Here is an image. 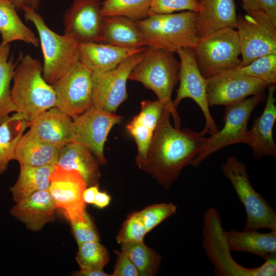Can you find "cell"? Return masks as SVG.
Listing matches in <instances>:
<instances>
[{
  "label": "cell",
  "instance_id": "obj_35",
  "mask_svg": "<svg viewBox=\"0 0 276 276\" xmlns=\"http://www.w3.org/2000/svg\"><path fill=\"white\" fill-rule=\"evenodd\" d=\"M240 73L259 79L268 85L276 83V53L267 54L235 68Z\"/></svg>",
  "mask_w": 276,
  "mask_h": 276
},
{
  "label": "cell",
  "instance_id": "obj_30",
  "mask_svg": "<svg viewBox=\"0 0 276 276\" xmlns=\"http://www.w3.org/2000/svg\"><path fill=\"white\" fill-rule=\"evenodd\" d=\"M28 127L24 117L17 112L0 124V175L6 170L9 162L14 159L17 144Z\"/></svg>",
  "mask_w": 276,
  "mask_h": 276
},
{
  "label": "cell",
  "instance_id": "obj_17",
  "mask_svg": "<svg viewBox=\"0 0 276 276\" xmlns=\"http://www.w3.org/2000/svg\"><path fill=\"white\" fill-rule=\"evenodd\" d=\"M101 0H73L63 16L64 34L79 43L99 42L104 20Z\"/></svg>",
  "mask_w": 276,
  "mask_h": 276
},
{
  "label": "cell",
  "instance_id": "obj_25",
  "mask_svg": "<svg viewBox=\"0 0 276 276\" xmlns=\"http://www.w3.org/2000/svg\"><path fill=\"white\" fill-rule=\"evenodd\" d=\"M56 166L67 170L79 172L87 187L98 185L100 177L98 164L92 152L86 147L71 142L60 150Z\"/></svg>",
  "mask_w": 276,
  "mask_h": 276
},
{
  "label": "cell",
  "instance_id": "obj_38",
  "mask_svg": "<svg viewBox=\"0 0 276 276\" xmlns=\"http://www.w3.org/2000/svg\"><path fill=\"white\" fill-rule=\"evenodd\" d=\"M201 9V4L197 0H153L149 15L173 13L180 11L198 13Z\"/></svg>",
  "mask_w": 276,
  "mask_h": 276
},
{
  "label": "cell",
  "instance_id": "obj_33",
  "mask_svg": "<svg viewBox=\"0 0 276 276\" xmlns=\"http://www.w3.org/2000/svg\"><path fill=\"white\" fill-rule=\"evenodd\" d=\"M153 0H104L101 12L105 17L123 16L134 21L149 16Z\"/></svg>",
  "mask_w": 276,
  "mask_h": 276
},
{
  "label": "cell",
  "instance_id": "obj_9",
  "mask_svg": "<svg viewBox=\"0 0 276 276\" xmlns=\"http://www.w3.org/2000/svg\"><path fill=\"white\" fill-rule=\"evenodd\" d=\"M263 93L226 106L223 127L206 139L202 148L193 160L191 165L198 167L212 154L228 145L237 143L247 144L248 121L252 111L262 100Z\"/></svg>",
  "mask_w": 276,
  "mask_h": 276
},
{
  "label": "cell",
  "instance_id": "obj_12",
  "mask_svg": "<svg viewBox=\"0 0 276 276\" xmlns=\"http://www.w3.org/2000/svg\"><path fill=\"white\" fill-rule=\"evenodd\" d=\"M180 59L178 72L179 85L173 103L175 108L184 99H192L202 110L205 118V126L201 132L202 135H213L219 129L213 118L207 100V79L200 72L194 49L183 48L177 51Z\"/></svg>",
  "mask_w": 276,
  "mask_h": 276
},
{
  "label": "cell",
  "instance_id": "obj_1",
  "mask_svg": "<svg viewBox=\"0 0 276 276\" xmlns=\"http://www.w3.org/2000/svg\"><path fill=\"white\" fill-rule=\"evenodd\" d=\"M170 113L164 109L139 167L168 190L183 168L191 163L202 148L206 137L201 132L173 127Z\"/></svg>",
  "mask_w": 276,
  "mask_h": 276
},
{
  "label": "cell",
  "instance_id": "obj_16",
  "mask_svg": "<svg viewBox=\"0 0 276 276\" xmlns=\"http://www.w3.org/2000/svg\"><path fill=\"white\" fill-rule=\"evenodd\" d=\"M50 180L48 191L55 208L60 210L68 221L86 213L83 193L87 187L79 172L55 165Z\"/></svg>",
  "mask_w": 276,
  "mask_h": 276
},
{
  "label": "cell",
  "instance_id": "obj_36",
  "mask_svg": "<svg viewBox=\"0 0 276 276\" xmlns=\"http://www.w3.org/2000/svg\"><path fill=\"white\" fill-rule=\"evenodd\" d=\"M147 234L139 212L130 214L124 221L117 237L119 244L143 241Z\"/></svg>",
  "mask_w": 276,
  "mask_h": 276
},
{
  "label": "cell",
  "instance_id": "obj_24",
  "mask_svg": "<svg viewBox=\"0 0 276 276\" xmlns=\"http://www.w3.org/2000/svg\"><path fill=\"white\" fill-rule=\"evenodd\" d=\"M99 42L127 49L146 47L136 22L123 16H104Z\"/></svg>",
  "mask_w": 276,
  "mask_h": 276
},
{
  "label": "cell",
  "instance_id": "obj_45",
  "mask_svg": "<svg viewBox=\"0 0 276 276\" xmlns=\"http://www.w3.org/2000/svg\"><path fill=\"white\" fill-rule=\"evenodd\" d=\"M72 275L75 276H111L103 270L80 269L74 272Z\"/></svg>",
  "mask_w": 276,
  "mask_h": 276
},
{
  "label": "cell",
  "instance_id": "obj_6",
  "mask_svg": "<svg viewBox=\"0 0 276 276\" xmlns=\"http://www.w3.org/2000/svg\"><path fill=\"white\" fill-rule=\"evenodd\" d=\"M22 10L26 20L36 29L43 57L42 76L52 85L79 61V42L70 36L54 32L36 10L25 7Z\"/></svg>",
  "mask_w": 276,
  "mask_h": 276
},
{
  "label": "cell",
  "instance_id": "obj_15",
  "mask_svg": "<svg viewBox=\"0 0 276 276\" xmlns=\"http://www.w3.org/2000/svg\"><path fill=\"white\" fill-rule=\"evenodd\" d=\"M72 119L74 143L86 147L100 164L105 165L107 161L104 154L105 143L110 130L120 122L122 117L91 106Z\"/></svg>",
  "mask_w": 276,
  "mask_h": 276
},
{
  "label": "cell",
  "instance_id": "obj_21",
  "mask_svg": "<svg viewBox=\"0 0 276 276\" xmlns=\"http://www.w3.org/2000/svg\"><path fill=\"white\" fill-rule=\"evenodd\" d=\"M145 48L127 49L101 42L79 43V61L93 72H106Z\"/></svg>",
  "mask_w": 276,
  "mask_h": 276
},
{
  "label": "cell",
  "instance_id": "obj_2",
  "mask_svg": "<svg viewBox=\"0 0 276 276\" xmlns=\"http://www.w3.org/2000/svg\"><path fill=\"white\" fill-rule=\"evenodd\" d=\"M14 71L10 98L15 112L21 114L28 125L38 115L56 106L53 86L42 76V64L29 54L20 55Z\"/></svg>",
  "mask_w": 276,
  "mask_h": 276
},
{
  "label": "cell",
  "instance_id": "obj_41",
  "mask_svg": "<svg viewBox=\"0 0 276 276\" xmlns=\"http://www.w3.org/2000/svg\"><path fill=\"white\" fill-rule=\"evenodd\" d=\"M117 260L111 276H137L139 273L127 255L121 250L115 251Z\"/></svg>",
  "mask_w": 276,
  "mask_h": 276
},
{
  "label": "cell",
  "instance_id": "obj_29",
  "mask_svg": "<svg viewBox=\"0 0 276 276\" xmlns=\"http://www.w3.org/2000/svg\"><path fill=\"white\" fill-rule=\"evenodd\" d=\"M55 167V165H20L17 180L10 189L13 200L16 202L36 192L48 190L50 176Z\"/></svg>",
  "mask_w": 276,
  "mask_h": 276
},
{
  "label": "cell",
  "instance_id": "obj_4",
  "mask_svg": "<svg viewBox=\"0 0 276 276\" xmlns=\"http://www.w3.org/2000/svg\"><path fill=\"white\" fill-rule=\"evenodd\" d=\"M202 247L217 276H275L276 256L265 259L256 267L248 268L238 263L231 255L226 231L221 216L214 208L208 209L203 217Z\"/></svg>",
  "mask_w": 276,
  "mask_h": 276
},
{
  "label": "cell",
  "instance_id": "obj_37",
  "mask_svg": "<svg viewBox=\"0 0 276 276\" xmlns=\"http://www.w3.org/2000/svg\"><path fill=\"white\" fill-rule=\"evenodd\" d=\"M177 205L172 202L154 204L139 212L147 233L176 213Z\"/></svg>",
  "mask_w": 276,
  "mask_h": 276
},
{
  "label": "cell",
  "instance_id": "obj_23",
  "mask_svg": "<svg viewBox=\"0 0 276 276\" xmlns=\"http://www.w3.org/2000/svg\"><path fill=\"white\" fill-rule=\"evenodd\" d=\"M198 12L199 38L223 28L236 29L238 15L235 0H201Z\"/></svg>",
  "mask_w": 276,
  "mask_h": 276
},
{
  "label": "cell",
  "instance_id": "obj_14",
  "mask_svg": "<svg viewBox=\"0 0 276 276\" xmlns=\"http://www.w3.org/2000/svg\"><path fill=\"white\" fill-rule=\"evenodd\" d=\"M206 79L209 107L234 104L249 96L263 93L268 86L263 81L240 73L235 68Z\"/></svg>",
  "mask_w": 276,
  "mask_h": 276
},
{
  "label": "cell",
  "instance_id": "obj_46",
  "mask_svg": "<svg viewBox=\"0 0 276 276\" xmlns=\"http://www.w3.org/2000/svg\"><path fill=\"white\" fill-rule=\"evenodd\" d=\"M197 1H198L199 2H200V1H201V0H197Z\"/></svg>",
  "mask_w": 276,
  "mask_h": 276
},
{
  "label": "cell",
  "instance_id": "obj_34",
  "mask_svg": "<svg viewBox=\"0 0 276 276\" xmlns=\"http://www.w3.org/2000/svg\"><path fill=\"white\" fill-rule=\"evenodd\" d=\"M76 259L80 269L103 270L109 261V255L99 241H89L78 245Z\"/></svg>",
  "mask_w": 276,
  "mask_h": 276
},
{
  "label": "cell",
  "instance_id": "obj_13",
  "mask_svg": "<svg viewBox=\"0 0 276 276\" xmlns=\"http://www.w3.org/2000/svg\"><path fill=\"white\" fill-rule=\"evenodd\" d=\"M145 50L111 70L93 72L92 106L111 112L116 111L128 97L127 81L132 70L143 58Z\"/></svg>",
  "mask_w": 276,
  "mask_h": 276
},
{
  "label": "cell",
  "instance_id": "obj_3",
  "mask_svg": "<svg viewBox=\"0 0 276 276\" xmlns=\"http://www.w3.org/2000/svg\"><path fill=\"white\" fill-rule=\"evenodd\" d=\"M179 67L174 53L146 47L143 58L129 77V80L141 83L155 94L178 129L180 128L181 120L172 101V94L179 80Z\"/></svg>",
  "mask_w": 276,
  "mask_h": 276
},
{
  "label": "cell",
  "instance_id": "obj_26",
  "mask_svg": "<svg viewBox=\"0 0 276 276\" xmlns=\"http://www.w3.org/2000/svg\"><path fill=\"white\" fill-rule=\"evenodd\" d=\"M231 251L245 252L264 259L276 256V230L261 233L257 230L226 231Z\"/></svg>",
  "mask_w": 276,
  "mask_h": 276
},
{
  "label": "cell",
  "instance_id": "obj_11",
  "mask_svg": "<svg viewBox=\"0 0 276 276\" xmlns=\"http://www.w3.org/2000/svg\"><path fill=\"white\" fill-rule=\"evenodd\" d=\"M56 107L72 119L92 106L93 72L80 61L53 84Z\"/></svg>",
  "mask_w": 276,
  "mask_h": 276
},
{
  "label": "cell",
  "instance_id": "obj_5",
  "mask_svg": "<svg viewBox=\"0 0 276 276\" xmlns=\"http://www.w3.org/2000/svg\"><path fill=\"white\" fill-rule=\"evenodd\" d=\"M197 17V12L187 11L152 14L135 22L146 47L176 53L196 45L199 39Z\"/></svg>",
  "mask_w": 276,
  "mask_h": 276
},
{
  "label": "cell",
  "instance_id": "obj_22",
  "mask_svg": "<svg viewBox=\"0 0 276 276\" xmlns=\"http://www.w3.org/2000/svg\"><path fill=\"white\" fill-rule=\"evenodd\" d=\"M141 106L139 113L126 126L127 130L136 144V162L138 166L145 159L157 123L165 109L163 104L158 99L142 101Z\"/></svg>",
  "mask_w": 276,
  "mask_h": 276
},
{
  "label": "cell",
  "instance_id": "obj_10",
  "mask_svg": "<svg viewBox=\"0 0 276 276\" xmlns=\"http://www.w3.org/2000/svg\"><path fill=\"white\" fill-rule=\"evenodd\" d=\"M245 12L244 16L238 15L236 27L242 56L240 66L259 57L276 53V25L263 12Z\"/></svg>",
  "mask_w": 276,
  "mask_h": 276
},
{
  "label": "cell",
  "instance_id": "obj_27",
  "mask_svg": "<svg viewBox=\"0 0 276 276\" xmlns=\"http://www.w3.org/2000/svg\"><path fill=\"white\" fill-rule=\"evenodd\" d=\"M59 153V149L41 140L28 130L17 144L14 159L20 165H56Z\"/></svg>",
  "mask_w": 276,
  "mask_h": 276
},
{
  "label": "cell",
  "instance_id": "obj_28",
  "mask_svg": "<svg viewBox=\"0 0 276 276\" xmlns=\"http://www.w3.org/2000/svg\"><path fill=\"white\" fill-rule=\"evenodd\" d=\"M17 9L8 0H0L1 44H9L14 41H21L37 47L39 39L27 27L17 13Z\"/></svg>",
  "mask_w": 276,
  "mask_h": 276
},
{
  "label": "cell",
  "instance_id": "obj_43",
  "mask_svg": "<svg viewBox=\"0 0 276 276\" xmlns=\"http://www.w3.org/2000/svg\"><path fill=\"white\" fill-rule=\"evenodd\" d=\"M110 200V196L107 193L98 191L95 196L93 204L99 209H103L108 205Z\"/></svg>",
  "mask_w": 276,
  "mask_h": 276
},
{
  "label": "cell",
  "instance_id": "obj_31",
  "mask_svg": "<svg viewBox=\"0 0 276 276\" xmlns=\"http://www.w3.org/2000/svg\"><path fill=\"white\" fill-rule=\"evenodd\" d=\"M9 44H0V124L15 112L10 98V83L13 79L17 62L9 58Z\"/></svg>",
  "mask_w": 276,
  "mask_h": 276
},
{
  "label": "cell",
  "instance_id": "obj_39",
  "mask_svg": "<svg viewBox=\"0 0 276 276\" xmlns=\"http://www.w3.org/2000/svg\"><path fill=\"white\" fill-rule=\"evenodd\" d=\"M73 235L78 244L99 241V237L87 212L70 221Z\"/></svg>",
  "mask_w": 276,
  "mask_h": 276
},
{
  "label": "cell",
  "instance_id": "obj_8",
  "mask_svg": "<svg viewBox=\"0 0 276 276\" xmlns=\"http://www.w3.org/2000/svg\"><path fill=\"white\" fill-rule=\"evenodd\" d=\"M193 49L200 72L205 78L241 65L239 40L234 29H221L200 38Z\"/></svg>",
  "mask_w": 276,
  "mask_h": 276
},
{
  "label": "cell",
  "instance_id": "obj_40",
  "mask_svg": "<svg viewBox=\"0 0 276 276\" xmlns=\"http://www.w3.org/2000/svg\"><path fill=\"white\" fill-rule=\"evenodd\" d=\"M245 11L266 14L276 25V0H241Z\"/></svg>",
  "mask_w": 276,
  "mask_h": 276
},
{
  "label": "cell",
  "instance_id": "obj_7",
  "mask_svg": "<svg viewBox=\"0 0 276 276\" xmlns=\"http://www.w3.org/2000/svg\"><path fill=\"white\" fill-rule=\"evenodd\" d=\"M222 171L244 206L246 220L244 231L266 228L276 230V212L250 183L246 166L232 156L221 165Z\"/></svg>",
  "mask_w": 276,
  "mask_h": 276
},
{
  "label": "cell",
  "instance_id": "obj_18",
  "mask_svg": "<svg viewBox=\"0 0 276 276\" xmlns=\"http://www.w3.org/2000/svg\"><path fill=\"white\" fill-rule=\"evenodd\" d=\"M268 86L264 110L255 119L251 128L248 132L247 145L251 148L253 158L256 159L267 156L276 158V145L272 135L276 120L275 84Z\"/></svg>",
  "mask_w": 276,
  "mask_h": 276
},
{
  "label": "cell",
  "instance_id": "obj_20",
  "mask_svg": "<svg viewBox=\"0 0 276 276\" xmlns=\"http://www.w3.org/2000/svg\"><path fill=\"white\" fill-rule=\"evenodd\" d=\"M54 202L48 190L36 192L16 202L10 214L33 232L40 231L55 219Z\"/></svg>",
  "mask_w": 276,
  "mask_h": 276
},
{
  "label": "cell",
  "instance_id": "obj_42",
  "mask_svg": "<svg viewBox=\"0 0 276 276\" xmlns=\"http://www.w3.org/2000/svg\"><path fill=\"white\" fill-rule=\"evenodd\" d=\"M15 7L17 10H22L25 7L32 8L36 11L40 5L39 0H8Z\"/></svg>",
  "mask_w": 276,
  "mask_h": 276
},
{
  "label": "cell",
  "instance_id": "obj_19",
  "mask_svg": "<svg viewBox=\"0 0 276 276\" xmlns=\"http://www.w3.org/2000/svg\"><path fill=\"white\" fill-rule=\"evenodd\" d=\"M29 127V130L36 137L60 150L75 141L72 118L56 107L40 113Z\"/></svg>",
  "mask_w": 276,
  "mask_h": 276
},
{
  "label": "cell",
  "instance_id": "obj_44",
  "mask_svg": "<svg viewBox=\"0 0 276 276\" xmlns=\"http://www.w3.org/2000/svg\"><path fill=\"white\" fill-rule=\"evenodd\" d=\"M98 191L99 188L97 185L87 187L83 193V199L85 203L93 204L95 196Z\"/></svg>",
  "mask_w": 276,
  "mask_h": 276
},
{
  "label": "cell",
  "instance_id": "obj_32",
  "mask_svg": "<svg viewBox=\"0 0 276 276\" xmlns=\"http://www.w3.org/2000/svg\"><path fill=\"white\" fill-rule=\"evenodd\" d=\"M121 250L130 258L136 268L139 275L153 276L158 272L161 257L143 241L122 244Z\"/></svg>",
  "mask_w": 276,
  "mask_h": 276
}]
</instances>
